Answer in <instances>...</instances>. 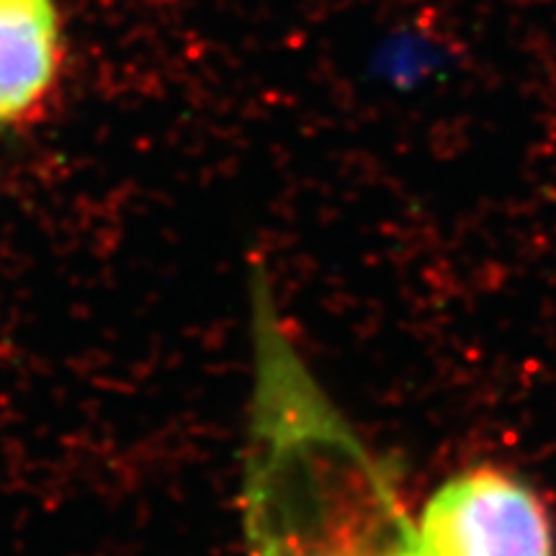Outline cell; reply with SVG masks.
I'll list each match as a JSON object with an SVG mask.
<instances>
[{
    "mask_svg": "<svg viewBox=\"0 0 556 556\" xmlns=\"http://www.w3.org/2000/svg\"><path fill=\"white\" fill-rule=\"evenodd\" d=\"M253 556H428L402 500L317 520L255 546Z\"/></svg>",
    "mask_w": 556,
    "mask_h": 556,
    "instance_id": "obj_2",
    "label": "cell"
},
{
    "mask_svg": "<svg viewBox=\"0 0 556 556\" xmlns=\"http://www.w3.org/2000/svg\"><path fill=\"white\" fill-rule=\"evenodd\" d=\"M428 556H554V533L531 486L500 469L451 477L415 520Z\"/></svg>",
    "mask_w": 556,
    "mask_h": 556,
    "instance_id": "obj_1",
    "label": "cell"
},
{
    "mask_svg": "<svg viewBox=\"0 0 556 556\" xmlns=\"http://www.w3.org/2000/svg\"><path fill=\"white\" fill-rule=\"evenodd\" d=\"M58 65L52 0H0V122L24 116L50 88Z\"/></svg>",
    "mask_w": 556,
    "mask_h": 556,
    "instance_id": "obj_3",
    "label": "cell"
}]
</instances>
